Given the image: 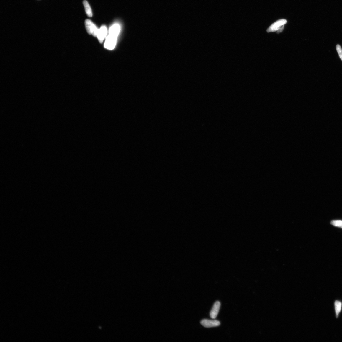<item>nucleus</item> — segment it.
<instances>
[{
    "label": "nucleus",
    "mask_w": 342,
    "mask_h": 342,
    "mask_svg": "<svg viewBox=\"0 0 342 342\" xmlns=\"http://www.w3.org/2000/svg\"><path fill=\"white\" fill-rule=\"evenodd\" d=\"M287 22V20L284 19L278 20L270 26L267 29V32L268 33L276 32L278 33L282 32L284 26Z\"/></svg>",
    "instance_id": "f257e3e1"
},
{
    "label": "nucleus",
    "mask_w": 342,
    "mask_h": 342,
    "mask_svg": "<svg viewBox=\"0 0 342 342\" xmlns=\"http://www.w3.org/2000/svg\"><path fill=\"white\" fill-rule=\"evenodd\" d=\"M118 36L114 35L109 34L106 38L105 42L104 47L106 48L109 50H112L114 48L116 45L117 38Z\"/></svg>",
    "instance_id": "f03ea898"
},
{
    "label": "nucleus",
    "mask_w": 342,
    "mask_h": 342,
    "mask_svg": "<svg viewBox=\"0 0 342 342\" xmlns=\"http://www.w3.org/2000/svg\"><path fill=\"white\" fill-rule=\"evenodd\" d=\"M85 24L86 31L89 34H92L94 36L96 37L99 30L96 26L91 21L88 19L85 21Z\"/></svg>",
    "instance_id": "7ed1b4c3"
},
{
    "label": "nucleus",
    "mask_w": 342,
    "mask_h": 342,
    "mask_svg": "<svg viewBox=\"0 0 342 342\" xmlns=\"http://www.w3.org/2000/svg\"><path fill=\"white\" fill-rule=\"evenodd\" d=\"M201 323L203 326L207 328L219 326L220 324V322L217 320L205 319L202 320Z\"/></svg>",
    "instance_id": "20e7f679"
},
{
    "label": "nucleus",
    "mask_w": 342,
    "mask_h": 342,
    "mask_svg": "<svg viewBox=\"0 0 342 342\" xmlns=\"http://www.w3.org/2000/svg\"><path fill=\"white\" fill-rule=\"evenodd\" d=\"M107 33V27L105 26H103L99 29L97 36L99 42L102 43L103 40L106 38Z\"/></svg>",
    "instance_id": "39448f33"
},
{
    "label": "nucleus",
    "mask_w": 342,
    "mask_h": 342,
    "mask_svg": "<svg viewBox=\"0 0 342 342\" xmlns=\"http://www.w3.org/2000/svg\"><path fill=\"white\" fill-rule=\"evenodd\" d=\"M220 303L219 301H216L214 304L210 313V316L212 319H215L217 316L220 308Z\"/></svg>",
    "instance_id": "423d86ee"
},
{
    "label": "nucleus",
    "mask_w": 342,
    "mask_h": 342,
    "mask_svg": "<svg viewBox=\"0 0 342 342\" xmlns=\"http://www.w3.org/2000/svg\"><path fill=\"white\" fill-rule=\"evenodd\" d=\"M334 307L336 317L337 318L339 317L342 310V302L338 300H336L334 302Z\"/></svg>",
    "instance_id": "0eeeda50"
},
{
    "label": "nucleus",
    "mask_w": 342,
    "mask_h": 342,
    "mask_svg": "<svg viewBox=\"0 0 342 342\" xmlns=\"http://www.w3.org/2000/svg\"><path fill=\"white\" fill-rule=\"evenodd\" d=\"M120 30V27L119 25L115 24L112 25L110 28L109 33V34H113L114 35L118 36Z\"/></svg>",
    "instance_id": "6e6552de"
},
{
    "label": "nucleus",
    "mask_w": 342,
    "mask_h": 342,
    "mask_svg": "<svg viewBox=\"0 0 342 342\" xmlns=\"http://www.w3.org/2000/svg\"><path fill=\"white\" fill-rule=\"evenodd\" d=\"M83 4L86 15L89 17H92L93 15L92 12L88 2L85 0L83 1Z\"/></svg>",
    "instance_id": "1a4fd4ad"
},
{
    "label": "nucleus",
    "mask_w": 342,
    "mask_h": 342,
    "mask_svg": "<svg viewBox=\"0 0 342 342\" xmlns=\"http://www.w3.org/2000/svg\"><path fill=\"white\" fill-rule=\"evenodd\" d=\"M333 225L342 228V221L340 220H333L331 222Z\"/></svg>",
    "instance_id": "9d476101"
},
{
    "label": "nucleus",
    "mask_w": 342,
    "mask_h": 342,
    "mask_svg": "<svg viewBox=\"0 0 342 342\" xmlns=\"http://www.w3.org/2000/svg\"><path fill=\"white\" fill-rule=\"evenodd\" d=\"M336 49L338 53L339 57L342 61V50L339 45H337L336 46Z\"/></svg>",
    "instance_id": "9b49d317"
}]
</instances>
